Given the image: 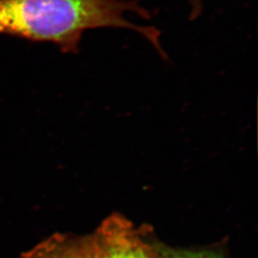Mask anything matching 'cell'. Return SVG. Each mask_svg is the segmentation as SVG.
<instances>
[{
	"label": "cell",
	"mask_w": 258,
	"mask_h": 258,
	"mask_svg": "<svg viewBox=\"0 0 258 258\" xmlns=\"http://www.w3.org/2000/svg\"><path fill=\"white\" fill-rule=\"evenodd\" d=\"M128 12L151 18L135 0H0V34L53 43L64 54H77L86 31L122 28L142 35L166 59L161 32L132 23L125 18Z\"/></svg>",
	"instance_id": "6da1fadb"
},
{
	"label": "cell",
	"mask_w": 258,
	"mask_h": 258,
	"mask_svg": "<svg viewBox=\"0 0 258 258\" xmlns=\"http://www.w3.org/2000/svg\"><path fill=\"white\" fill-rule=\"evenodd\" d=\"M91 235L97 258H161L120 213L106 217Z\"/></svg>",
	"instance_id": "7a4b0ae2"
},
{
	"label": "cell",
	"mask_w": 258,
	"mask_h": 258,
	"mask_svg": "<svg viewBox=\"0 0 258 258\" xmlns=\"http://www.w3.org/2000/svg\"><path fill=\"white\" fill-rule=\"evenodd\" d=\"M190 4H191V14H190V19H197L203 8V4H202V0H190Z\"/></svg>",
	"instance_id": "5b68a950"
},
{
	"label": "cell",
	"mask_w": 258,
	"mask_h": 258,
	"mask_svg": "<svg viewBox=\"0 0 258 258\" xmlns=\"http://www.w3.org/2000/svg\"><path fill=\"white\" fill-rule=\"evenodd\" d=\"M161 258H223L215 253L209 251H192V250H178L164 249L158 250Z\"/></svg>",
	"instance_id": "277c9868"
},
{
	"label": "cell",
	"mask_w": 258,
	"mask_h": 258,
	"mask_svg": "<svg viewBox=\"0 0 258 258\" xmlns=\"http://www.w3.org/2000/svg\"><path fill=\"white\" fill-rule=\"evenodd\" d=\"M19 258H97L92 235L56 233L22 252Z\"/></svg>",
	"instance_id": "3957f363"
}]
</instances>
